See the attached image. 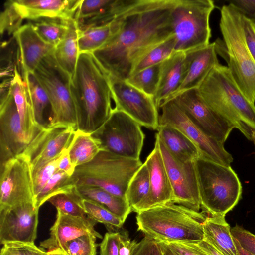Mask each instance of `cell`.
I'll use <instances>...</instances> for the list:
<instances>
[{"mask_svg":"<svg viewBox=\"0 0 255 255\" xmlns=\"http://www.w3.org/2000/svg\"><path fill=\"white\" fill-rule=\"evenodd\" d=\"M177 0H140L112 22L107 42L92 54L108 77L126 81L139 61L173 35Z\"/></svg>","mask_w":255,"mask_h":255,"instance_id":"cell-1","label":"cell"},{"mask_svg":"<svg viewBox=\"0 0 255 255\" xmlns=\"http://www.w3.org/2000/svg\"><path fill=\"white\" fill-rule=\"evenodd\" d=\"M70 89L77 114V129L93 133L107 120L113 108L108 76L92 53H79Z\"/></svg>","mask_w":255,"mask_h":255,"instance_id":"cell-2","label":"cell"},{"mask_svg":"<svg viewBox=\"0 0 255 255\" xmlns=\"http://www.w3.org/2000/svg\"><path fill=\"white\" fill-rule=\"evenodd\" d=\"M198 90L215 113L255 145V105L240 91L227 66L214 67Z\"/></svg>","mask_w":255,"mask_h":255,"instance_id":"cell-3","label":"cell"},{"mask_svg":"<svg viewBox=\"0 0 255 255\" xmlns=\"http://www.w3.org/2000/svg\"><path fill=\"white\" fill-rule=\"evenodd\" d=\"M220 29L223 39L214 42L217 54L227 62L238 88L252 104L255 102V61L247 47L241 14L230 4L221 8Z\"/></svg>","mask_w":255,"mask_h":255,"instance_id":"cell-4","label":"cell"},{"mask_svg":"<svg viewBox=\"0 0 255 255\" xmlns=\"http://www.w3.org/2000/svg\"><path fill=\"white\" fill-rule=\"evenodd\" d=\"M206 217L172 202L137 213L138 230L158 241L199 242L204 239Z\"/></svg>","mask_w":255,"mask_h":255,"instance_id":"cell-5","label":"cell"},{"mask_svg":"<svg viewBox=\"0 0 255 255\" xmlns=\"http://www.w3.org/2000/svg\"><path fill=\"white\" fill-rule=\"evenodd\" d=\"M194 162L201 207L211 216H225L241 197L242 187L237 174L231 166L202 157Z\"/></svg>","mask_w":255,"mask_h":255,"instance_id":"cell-6","label":"cell"},{"mask_svg":"<svg viewBox=\"0 0 255 255\" xmlns=\"http://www.w3.org/2000/svg\"><path fill=\"white\" fill-rule=\"evenodd\" d=\"M143 163L140 160L101 150L90 161L77 166L70 181L74 186L100 187L126 198L128 184Z\"/></svg>","mask_w":255,"mask_h":255,"instance_id":"cell-7","label":"cell"},{"mask_svg":"<svg viewBox=\"0 0 255 255\" xmlns=\"http://www.w3.org/2000/svg\"><path fill=\"white\" fill-rule=\"evenodd\" d=\"M215 7L211 0H177L171 15L175 52H186L210 44L209 18Z\"/></svg>","mask_w":255,"mask_h":255,"instance_id":"cell-8","label":"cell"},{"mask_svg":"<svg viewBox=\"0 0 255 255\" xmlns=\"http://www.w3.org/2000/svg\"><path fill=\"white\" fill-rule=\"evenodd\" d=\"M50 101L48 126H71L77 128V118L70 89L71 77L58 64L53 52L47 55L33 72Z\"/></svg>","mask_w":255,"mask_h":255,"instance_id":"cell-9","label":"cell"},{"mask_svg":"<svg viewBox=\"0 0 255 255\" xmlns=\"http://www.w3.org/2000/svg\"><path fill=\"white\" fill-rule=\"evenodd\" d=\"M103 150L126 158L139 159L145 135L141 125L122 111L113 108L107 120L91 133Z\"/></svg>","mask_w":255,"mask_h":255,"instance_id":"cell-10","label":"cell"},{"mask_svg":"<svg viewBox=\"0 0 255 255\" xmlns=\"http://www.w3.org/2000/svg\"><path fill=\"white\" fill-rule=\"evenodd\" d=\"M160 109L159 126L169 125L179 129L197 146L201 157L223 165H231L233 158L224 144L206 134L173 99L163 104Z\"/></svg>","mask_w":255,"mask_h":255,"instance_id":"cell-11","label":"cell"},{"mask_svg":"<svg viewBox=\"0 0 255 255\" xmlns=\"http://www.w3.org/2000/svg\"><path fill=\"white\" fill-rule=\"evenodd\" d=\"M76 129L72 126H44L19 155L28 163L32 179L49 162L67 149Z\"/></svg>","mask_w":255,"mask_h":255,"instance_id":"cell-12","label":"cell"},{"mask_svg":"<svg viewBox=\"0 0 255 255\" xmlns=\"http://www.w3.org/2000/svg\"><path fill=\"white\" fill-rule=\"evenodd\" d=\"M108 78L114 108L126 113L141 126L157 130L159 115L153 98L125 80Z\"/></svg>","mask_w":255,"mask_h":255,"instance_id":"cell-13","label":"cell"},{"mask_svg":"<svg viewBox=\"0 0 255 255\" xmlns=\"http://www.w3.org/2000/svg\"><path fill=\"white\" fill-rule=\"evenodd\" d=\"M0 169V210L34 204L32 178L27 162L18 155Z\"/></svg>","mask_w":255,"mask_h":255,"instance_id":"cell-14","label":"cell"},{"mask_svg":"<svg viewBox=\"0 0 255 255\" xmlns=\"http://www.w3.org/2000/svg\"><path fill=\"white\" fill-rule=\"evenodd\" d=\"M172 99L206 134L224 143L234 128L207 105L198 88L182 92Z\"/></svg>","mask_w":255,"mask_h":255,"instance_id":"cell-15","label":"cell"},{"mask_svg":"<svg viewBox=\"0 0 255 255\" xmlns=\"http://www.w3.org/2000/svg\"><path fill=\"white\" fill-rule=\"evenodd\" d=\"M158 138L173 191L172 202L199 212L201 204L194 162H182L167 150Z\"/></svg>","mask_w":255,"mask_h":255,"instance_id":"cell-16","label":"cell"},{"mask_svg":"<svg viewBox=\"0 0 255 255\" xmlns=\"http://www.w3.org/2000/svg\"><path fill=\"white\" fill-rule=\"evenodd\" d=\"M39 209L26 203L0 210V243H34Z\"/></svg>","mask_w":255,"mask_h":255,"instance_id":"cell-17","label":"cell"},{"mask_svg":"<svg viewBox=\"0 0 255 255\" xmlns=\"http://www.w3.org/2000/svg\"><path fill=\"white\" fill-rule=\"evenodd\" d=\"M28 144L10 93L0 102V166L20 154Z\"/></svg>","mask_w":255,"mask_h":255,"instance_id":"cell-18","label":"cell"},{"mask_svg":"<svg viewBox=\"0 0 255 255\" xmlns=\"http://www.w3.org/2000/svg\"><path fill=\"white\" fill-rule=\"evenodd\" d=\"M140 0H82L75 19L79 29L112 22Z\"/></svg>","mask_w":255,"mask_h":255,"instance_id":"cell-19","label":"cell"},{"mask_svg":"<svg viewBox=\"0 0 255 255\" xmlns=\"http://www.w3.org/2000/svg\"><path fill=\"white\" fill-rule=\"evenodd\" d=\"M57 211L56 220L50 230V237L40 243V247L42 249L47 251L55 249L62 250L68 241L88 234L102 238V235L94 229L97 222L88 216L76 217L59 210Z\"/></svg>","mask_w":255,"mask_h":255,"instance_id":"cell-20","label":"cell"},{"mask_svg":"<svg viewBox=\"0 0 255 255\" xmlns=\"http://www.w3.org/2000/svg\"><path fill=\"white\" fill-rule=\"evenodd\" d=\"M144 163L149 174V193L137 213L172 202L173 199L172 187L156 136L154 147Z\"/></svg>","mask_w":255,"mask_h":255,"instance_id":"cell-21","label":"cell"},{"mask_svg":"<svg viewBox=\"0 0 255 255\" xmlns=\"http://www.w3.org/2000/svg\"><path fill=\"white\" fill-rule=\"evenodd\" d=\"M24 19L43 17L74 18L82 0H10Z\"/></svg>","mask_w":255,"mask_h":255,"instance_id":"cell-22","label":"cell"},{"mask_svg":"<svg viewBox=\"0 0 255 255\" xmlns=\"http://www.w3.org/2000/svg\"><path fill=\"white\" fill-rule=\"evenodd\" d=\"M18 48L21 74L33 73L41 61L54 51V46L44 41L27 23L13 34Z\"/></svg>","mask_w":255,"mask_h":255,"instance_id":"cell-23","label":"cell"},{"mask_svg":"<svg viewBox=\"0 0 255 255\" xmlns=\"http://www.w3.org/2000/svg\"><path fill=\"white\" fill-rule=\"evenodd\" d=\"M187 65L185 53L175 52L162 63L157 90L153 97L159 110L162 105L176 95L185 77Z\"/></svg>","mask_w":255,"mask_h":255,"instance_id":"cell-24","label":"cell"},{"mask_svg":"<svg viewBox=\"0 0 255 255\" xmlns=\"http://www.w3.org/2000/svg\"><path fill=\"white\" fill-rule=\"evenodd\" d=\"M185 53L187 72L175 97L185 91L198 88L213 68L220 64L214 42Z\"/></svg>","mask_w":255,"mask_h":255,"instance_id":"cell-25","label":"cell"},{"mask_svg":"<svg viewBox=\"0 0 255 255\" xmlns=\"http://www.w3.org/2000/svg\"><path fill=\"white\" fill-rule=\"evenodd\" d=\"M11 93L16 105L22 128L28 143L42 129L36 122L25 84L17 66L11 85Z\"/></svg>","mask_w":255,"mask_h":255,"instance_id":"cell-26","label":"cell"},{"mask_svg":"<svg viewBox=\"0 0 255 255\" xmlns=\"http://www.w3.org/2000/svg\"><path fill=\"white\" fill-rule=\"evenodd\" d=\"M156 133L170 154L179 161L191 162L202 156L197 146L177 128L169 126H159Z\"/></svg>","mask_w":255,"mask_h":255,"instance_id":"cell-27","label":"cell"},{"mask_svg":"<svg viewBox=\"0 0 255 255\" xmlns=\"http://www.w3.org/2000/svg\"><path fill=\"white\" fill-rule=\"evenodd\" d=\"M203 225L205 240L223 255H238L225 216L206 217Z\"/></svg>","mask_w":255,"mask_h":255,"instance_id":"cell-28","label":"cell"},{"mask_svg":"<svg viewBox=\"0 0 255 255\" xmlns=\"http://www.w3.org/2000/svg\"><path fill=\"white\" fill-rule=\"evenodd\" d=\"M78 31L75 18L70 19L65 36L53 51L58 64L71 78L74 74L79 55Z\"/></svg>","mask_w":255,"mask_h":255,"instance_id":"cell-29","label":"cell"},{"mask_svg":"<svg viewBox=\"0 0 255 255\" xmlns=\"http://www.w3.org/2000/svg\"><path fill=\"white\" fill-rule=\"evenodd\" d=\"M75 190L82 198L94 201L107 208L124 222L132 212L126 198L115 195L100 187L79 185Z\"/></svg>","mask_w":255,"mask_h":255,"instance_id":"cell-30","label":"cell"},{"mask_svg":"<svg viewBox=\"0 0 255 255\" xmlns=\"http://www.w3.org/2000/svg\"><path fill=\"white\" fill-rule=\"evenodd\" d=\"M68 150L71 162L76 168L92 160L102 150L99 141L91 133L77 129Z\"/></svg>","mask_w":255,"mask_h":255,"instance_id":"cell-31","label":"cell"},{"mask_svg":"<svg viewBox=\"0 0 255 255\" xmlns=\"http://www.w3.org/2000/svg\"><path fill=\"white\" fill-rule=\"evenodd\" d=\"M69 19L43 17L28 20V23L44 41L56 47L67 32Z\"/></svg>","mask_w":255,"mask_h":255,"instance_id":"cell-32","label":"cell"},{"mask_svg":"<svg viewBox=\"0 0 255 255\" xmlns=\"http://www.w3.org/2000/svg\"><path fill=\"white\" fill-rule=\"evenodd\" d=\"M150 190L149 174L144 163L131 179L126 199L132 211L137 212L148 198Z\"/></svg>","mask_w":255,"mask_h":255,"instance_id":"cell-33","label":"cell"},{"mask_svg":"<svg viewBox=\"0 0 255 255\" xmlns=\"http://www.w3.org/2000/svg\"><path fill=\"white\" fill-rule=\"evenodd\" d=\"M30 99L34 117L37 123L41 127L44 125L46 109L51 107L48 97L33 73L21 74Z\"/></svg>","mask_w":255,"mask_h":255,"instance_id":"cell-34","label":"cell"},{"mask_svg":"<svg viewBox=\"0 0 255 255\" xmlns=\"http://www.w3.org/2000/svg\"><path fill=\"white\" fill-rule=\"evenodd\" d=\"M78 30L79 53H92L102 47L110 37L112 32V22Z\"/></svg>","mask_w":255,"mask_h":255,"instance_id":"cell-35","label":"cell"},{"mask_svg":"<svg viewBox=\"0 0 255 255\" xmlns=\"http://www.w3.org/2000/svg\"><path fill=\"white\" fill-rule=\"evenodd\" d=\"M162 63L144 69L131 76L126 81L153 98L159 83Z\"/></svg>","mask_w":255,"mask_h":255,"instance_id":"cell-36","label":"cell"},{"mask_svg":"<svg viewBox=\"0 0 255 255\" xmlns=\"http://www.w3.org/2000/svg\"><path fill=\"white\" fill-rule=\"evenodd\" d=\"M80 204L89 218L104 224L109 231L121 228L125 222L107 208L94 201L81 198Z\"/></svg>","mask_w":255,"mask_h":255,"instance_id":"cell-37","label":"cell"},{"mask_svg":"<svg viewBox=\"0 0 255 255\" xmlns=\"http://www.w3.org/2000/svg\"><path fill=\"white\" fill-rule=\"evenodd\" d=\"M74 186L70 176L65 172L58 170L48 181L43 190L36 197L34 205L38 209L52 197L70 191Z\"/></svg>","mask_w":255,"mask_h":255,"instance_id":"cell-38","label":"cell"},{"mask_svg":"<svg viewBox=\"0 0 255 255\" xmlns=\"http://www.w3.org/2000/svg\"><path fill=\"white\" fill-rule=\"evenodd\" d=\"M175 43L173 34L152 49L137 64L131 76L147 67L163 62L175 52Z\"/></svg>","mask_w":255,"mask_h":255,"instance_id":"cell-39","label":"cell"},{"mask_svg":"<svg viewBox=\"0 0 255 255\" xmlns=\"http://www.w3.org/2000/svg\"><path fill=\"white\" fill-rule=\"evenodd\" d=\"M80 197L75 190V187L70 191L57 194L51 197L48 201L57 210L71 216L86 218L88 217L80 204Z\"/></svg>","mask_w":255,"mask_h":255,"instance_id":"cell-40","label":"cell"},{"mask_svg":"<svg viewBox=\"0 0 255 255\" xmlns=\"http://www.w3.org/2000/svg\"><path fill=\"white\" fill-rule=\"evenodd\" d=\"M97 238L92 234L82 235L66 242L62 250L67 255H96Z\"/></svg>","mask_w":255,"mask_h":255,"instance_id":"cell-41","label":"cell"},{"mask_svg":"<svg viewBox=\"0 0 255 255\" xmlns=\"http://www.w3.org/2000/svg\"><path fill=\"white\" fill-rule=\"evenodd\" d=\"M238 255H255V235L238 225L231 229Z\"/></svg>","mask_w":255,"mask_h":255,"instance_id":"cell-42","label":"cell"},{"mask_svg":"<svg viewBox=\"0 0 255 255\" xmlns=\"http://www.w3.org/2000/svg\"><path fill=\"white\" fill-rule=\"evenodd\" d=\"M4 10L0 16V32L2 36L5 33L14 34L22 25L23 19L16 12L10 0L5 2Z\"/></svg>","mask_w":255,"mask_h":255,"instance_id":"cell-43","label":"cell"},{"mask_svg":"<svg viewBox=\"0 0 255 255\" xmlns=\"http://www.w3.org/2000/svg\"><path fill=\"white\" fill-rule=\"evenodd\" d=\"M46 251L34 243L11 242L3 245L0 255H45Z\"/></svg>","mask_w":255,"mask_h":255,"instance_id":"cell-44","label":"cell"},{"mask_svg":"<svg viewBox=\"0 0 255 255\" xmlns=\"http://www.w3.org/2000/svg\"><path fill=\"white\" fill-rule=\"evenodd\" d=\"M60 155L46 164L33 178L32 186L34 201L43 190L51 177L58 170V162Z\"/></svg>","mask_w":255,"mask_h":255,"instance_id":"cell-45","label":"cell"},{"mask_svg":"<svg viewBox=\"0 0 255 255\" xmlns=\"http://www.w3.org/2000/svg\"><path fill=\"white\" fill-rule=\"evenodd\" d=\"M120 232H107L100 245L101 255H119Z\"/></svg>","mask_w":255,"mask_h":255,"instance_id":"cell-46","label":"cell"},{"mask_svg":"<svg viewBox=\"0 0 255 255\" xmlns=\"http://www.w3.org/2000/svg\"><path fill=\"white\" fill-rule=\"evenodd\" d=\"M133 255H163L159 241L145 236L138 243Z\"/></svg>","mask_w":255,"mask_h":255,"instance_id":"cell-47","label":"cell"},{"mask_svg":"<svg viewBox=\"0 0 255 255\" xmlns=\"http://www.w3.org/2000/svg\"><path fill=\"white\" fill-rule=\"evenodd\" d=\"M179 255H208L196 242L175 241L165 242Z\"/></svg>","mask_w":255,"mask_h":255,"instance_id":"cell-48","label":"cell"},{"mask_svg":"<svg viewBox=\"0 0 255 255\" xmlns=\"http://www.w3.org/2000/svg\"><path fill=\"white\" fill-rule=\"evenodd\" d=\"M241 20L247 47L255 61V25L242 14Z\"/></svg>","mask_w":255,"mask_h":255,"instance_id":"cell-49","label":"cell"},{"mask_svg":"<svg viewBox=\"0 0 255 255\" xmlns=\"http://www.w3.org/2000/svg\"><path fill=\"white\" fill-rule=\"evenodd\" d=\"M228 3L255 25V0H230Z\"/></svg>","mask_w":255,"mask_h":255,"instance_id":"cell-50","label":"cell"},{"mask_svg":"<svg viewBox=\"0 0 255 255\" xmlns=\"http://www.w3.org/2000/svg\"><path fill=\"white\" fill-rule=\"evenodd\" d=\"M120 232L119 255H133L138 243L135 240H131L128 233L126 231Z\"/></svg>","mask_w":255,"mask_h":255,"instance_id":"cell-51","label":"cell"},{"mask_svg":"<svg viewBox=\"0 0 255 255\" xmlns=\"http://www.w3.org/2000/svg\"><path fill=\"white\" fill-rule=\"evenodd\" d=\"M68 149L64 151L60 155L58 162V169L65 172L71 177L73 174L75 168L71 162Z\"/></svg>","mask_w":255,"mask_h":255,"instance_id":"cell-52","label":"cell"},{"mask_svg":"<svg viewBox=\"0 0 255 255\" xmlns=\"http://www.w3.org/2000/svg\"><path fill=\"white\" fill-rule=\"evenodd\" d=\"M198 246L208 255H223L209 242L203 239L196 242Z\"/></svg>","mask_w":255,"mask_h":255,"instance_id":"cell-53","label":"cell"},{"mask_svg":"<svg viewBox=\"0 0 255 255\" xmlns=\"http://www.w3.org/2000/svg\"><path fill=\"white\" fill-rule=\"evenodd\" d=\"M163 255H179L172 249H171L166 243L160 242Z\"/></svg>","mask_w":255,"mask_h":255,"instance_id":"cell-54","label":"cell"},{"mask_svg":"<svg viewBox=\"0 0 255 255\" xmlns=\"http://www.w3.org/2000/svg\"><path fill=\"white\" fill-rule=\"evenodd\" d=\"M45 255H67V254L60 249H55L46 251Z\"/></svg>","mask_w":255,"mask_h":255,"instance_id":"cell-55","label":"cell"}]
</instances>
